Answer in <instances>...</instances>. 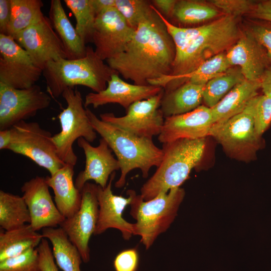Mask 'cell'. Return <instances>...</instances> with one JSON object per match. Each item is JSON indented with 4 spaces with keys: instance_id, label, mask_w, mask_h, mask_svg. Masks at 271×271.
<instances>
[{
    "instance_id": "cell-1",
    "label": "cell",
    "mask_w": 271,
    "mask_h": 271,
    "mask_svg": "<svg viewBox=\"0 0 271 271\" xmlns=\"http://www.w3.org/2000/svg\"><path fill=\"white\" fill-rule=\"evenodd\" d=\"M153 9L125 50L106 60L112 70L138 85H148L149 80L170 75L176 55L174 43L153 6Z\"/></svg>"
},
{
    "instance_id": "cell-2",
    "label": "cell",
    "mask_w": 271,
    "mask_h": 271,
    "mask_svg": "<svg viewBox=\"0 0 271 271\" xmlns=\"http://www.w3.org/2000/svg\"><path fill=\"white\" fill-rule=\"evenodd\" d=\"M86 110L91 125L106 141L119 163L121 174L115 183L116 188L124 186L126 176L131 170L140 169L143 177L146 178L153 167L160 166L164 152L152 139L132 134L98 118L87 107Z\"/></svg>"
},
{
    "instance_id": "cell-3",
    "label": "cell",
    "mask_w": 271,
    "mask_h": 271,
    "mask_svg": "<svg viewBox=\"0 0 271 271\" xmlns=\"http://www.w3.org/2000/svg\"><path fill=\"white\" fill-rule=\"evenodd\" d=\"M206 146L205 138L179 139L163 144V160L141 189L143 199L149 200L161 193L180 187L192 170L200 165Z\"/></svg>"
},
{
    "instance_id": "cell-4",
    "label": "cell",
    "mask_w": 271,
    "mask_h": 271,
    "mask_svg": "<svg viewBox=\"0 0 271 271\" xmlns=\"http://www.w3.org/2000/svg\"><path fill=\"white\" fill-rule=\"evenodd\" d=\"M117 73L104 63L92 47L87 46L84 57L79 59H60L48 62L42 74L46 91L53 98L62 95L67 88L81 85L94 92L104 90L111 75Z\"/></svg>"
},
{
    "instance_id": "cell-5",
    "label": "cell",
    "mask_w": 271,
    "mask_h": 271,
    "mask_svg": "<svg viewBox=\"0 0 271 271\" xmlns=\"http://www.w3.org/2000/svg\"><path fill=\"white\" fill-rule=\"evenodd\" d=\"M237 18L223 15L205 24L203 32L176 54L170 75L190 73L206 60L231 48L242 32Z\"/></svg>"
},
{
    "instance_id": "cell-6",
    "label": "cell",
    "mask_w": 271,
    "mask_h": 271,
    "mask_svg": "<svg viewBox=\"0 0 271 271\" xmlns=\"http://www.w3.org/2000/svg\"><path fill=\"white\" fill-rule=\"evenodd\" d=\"M184 196V189L179 187L146 201L135 192L130 204V214L136 220L134 235L141 236V241L146 249L169 228Z\"/></svg>"
},
{
    "instance_id": "cell-7",
    "label": "cell",
    "mask_w": 271,
    "mask_h": 271,
    "mask_svg": "<svg viewBox=\"0 0 271 271\" xmlns=\"http://www.w3.org/2000/svg\"><path fill=\"white\" fill-rule=\"evenodd\" d=\"M61 96L67 106L58 116L61 130L52 136V140L60 159L65 164L75 166L77 157L73 145L75 141L82 138L92 143L97 134L89 120L81 92L77 89L67 88Z\"/></svg>"
},
{
    "instance_id": "cell-8",
    "label": "cell",
    "mask_w": 271,
    "mask_h": 271,
    "mask_svg": "<svg viewBox=\"0 0 271 271\" xmlns=\"http://www.w3.org/2000/svg\"><path fill=\"white\" fill-rule=\"evenodd\" d=\"M253 98L240 113L224 123H214L209 135L221 145L228 156L245 162L255 159L257 152L264 145L262 137L255 130Z\"/></svg>"
},
{
    "instance_id": "cell-9",
    "label": "cell",
    "mask_w": 271,
    "mask_h": 271,
    "mask_svg": "<svg viewBox=\"0 0 271 271\" xmlns=\"http://www.w3.org/2000/svg\"><path fill=\"white\" fill-rule=\"evenodd\" d=\"M11 129L12 140L7 150L29 158L50 175L65 165L58 156L52 133L38 122L22 121Z\"/></svg>"
},
{
    "instance_id": "cell-10",
    "label": "cell",
    "mask_w": 271,
    "mask_h": 271,
    "mask_svg": "<svg viewBox=\"0 0 271 271\" xmlns=\"http://www.w3.org/2000/svg\"><path fill=\"white\" fill-rule=\"evenodd\" d=\"M51 98L37 84L17 89L0 82V130L34 116L49 107Z\"/></svg>"
},
{
    "instance_id": "cell-11",
    "label": "cell",
    "mask_w": 271,
    "mask_h": 271,
    "mask_svg": "<svg viewBox=\"0 0 271 271\" xmlns=\"http://www.w3.org/2000/svg\"><path fill=\"white\" fill-rule=\"evenodd\" d=\"M164 94L163 89L156 95L133 103L124 116L117 117L109 112L101 114L100 118L138 137L152 139L160 135L164 125L165 117L160 109Z\"/></svg>"
},
{
    "instance_id": "cell-12",
    "label": "cell",
    "mask_w": 271,
    "mask_h": 271,
    "mask_svg": "<svg viewBox=\"0 0 271 271\" xmlns=\"http://www.w3.org/2000/svg\"><path fill=\"white\" fill-rule=\"evenodd\" d=\"M42 73L12 37L0 34L1 83L14 88H28L36 84Z\"/></svg>"
},
{
    "instance_id": "cell-13",
    "label": "cell",
    "mask_w": 271,
    "mask_h": 271,
    "mask_svg": "<svg viewBox=\"0 0 271 271\" xmlns=\"http://www.w3.org/2000/svg\"><path fill=\"white\" fill-rule=\"evenodd\" d=\"M97 188L96 184L86 183L81 190L80 209L72 217L65 218L59 226L77 247L84 263L90 259L89 241L94 233L98 220Z\"/></svg>"
},
{
    "instance_id": "cell-14",
    "label": "cell",
    "mask_w": 271,
    "mask_h": 271,
    "mask_svg": "<svg viewBox=\"0 0 271 271\" xmlns=\"http://www.w3.org/2000/svg\"><path fill=\"white\" fill-rule=\"evenodd\" d=\"M134 32L115 8L104 9L97 15L93 27L95 53L103 61L116 56L125 50Z\"/></svg>"
},
{
    "instance_id": "cell-15",
    "label": "cell",
    "mask_w": 271,
    "mask_h": 271,
    "mask_svg": "<svg viewBox=\"0 0 271 271\" xmlns=\"http://www.w3.org/2000/svg\"><path fill=\"white\" fill-rule=\"evenodd\" d=\"M13 38L27 51L34 64L42 70L50 61L69 59L49 18L45 16Z\"/></svg>"
},
{
    "instance_id": "cell-16",
    "label": "cell",
    "mask_w": 271,
    "mask_h": 271,
    "mask_svg": "<svg viewBox=\"0 0 271 271\" xmlns=\"http://www.w3.org/2000/svg\"><path fill=\"white\" fill-rule=\"evenodd\" d=\"M49 188L45 178L37 176L25 182L21 188L30 213V224L36 231L57 227L65 219L53 201Z\"/></svg>"
},
{
    "instance_id": "cell-17",
    "label": "cell",
    "mask_w": 271,
    "mask_h": 271,
    "mask_svg": "<svg viewBox=\"0 0 271 271\" xmlns=\"http://www.w3.org/2000/svg\"><path fill=\"white\" fill-rule=\"evenodd\" d=\"M115 176L114 172L105 188L98 185V216L94 235L101 234L109 228H114L121 232L125 240H128L134 235V223L126 221L122 214L125 208L131 204L135 191L128 190L126 192L128 197L114 195L111 186Z\"/></svg>"
},
{
    "instance_id": "cell-18",
    "label": "cell",
    "mask_w": 271,
    "mask_h": 271,
    "mask_svg": "<svg viewBox=\"0 0 271 271\" xmlns=\"http://www.w3.org/2000/svg\"><path fill=\"white\" fill-rule=\"evenodd\" d=\"M77 143L84 153L85 166L75 179L76 187L81 191L86 183L93 180L96 184L105 188L111 175L120 169L119 163L114 157L112 151L103 138L99 140L97 147L92 146L82 138L78 139Z\"/></svg>"
},
{
    "instance_id": "cell-19",
    "label": "cell",
    "mask_w": 271,
    "mask_h": 271,
    "mask_svg": "<svg viewBox=\"0 0 271 271\" xmlns=\"http://www.w3.org/2000/svg\"><path fill=\"white\" fill-rule=\"evenodd\" d=\"M214 124L211 108L200 105L190 112L165 118L158 140L164 144L179 139L205 138Z\"/></svg>"
},
{
    "instance_id": "cell-20",
    "label": "cell",
    "mask_w": 271,
    "mask_h": 271,
    "mask_svg": "<svg viewBox=\"0 0 271 271\" xmlns=\"http://www.w3.org/2000/svg\"><path fill=\"white\" fill-rule=\"evenodd\" d=\"M163 89L151 85L130 84L115 73L111 75L104 90L99 92H91L85 95L84 106L86 108L91 105L95 108L108 103H117L127 110L133 103L156 95Z\"/></svg>"
},
{
    "instance_id": "cell-21",
    "label": "cell",
    "mask_w": 271,
    "mask_h": 271,
    "mask_svg": "<svg viewBox=\"0 0 271 271\" xmlns=\"http://www.w3.org/2000/svg\"><path fill=\"white\" fill-rule=\"evenodd\" d=\"M226 55L231 66L239 67L245 79L249 80L260 81L270 65L266 50L248 30L242 31Z\"/></svg>"
},
{
    "instance_id": "cell-22",
    "label": "cell",
    "mask_w": 271,
    "mask_h": 271,
    "mask_svg": "<svg viewBox=\"0 0 271 271\" xmlns=\"http://www.w3.org/2000/svg\"><path fill=\"white\" fill-rule=\"evenodd\" d=\"M74 169V166L65 164L53 175L45 177L53 191L55 203L65 218L74 215L81 204V191L76 187L73 181Z\"/></svg>"
},
{
    "instance_id": "cell-23",
    "label": "cell",
    "mask_w": 271,
    "mask_h": 271,
    "mask_svg": "<svg viewBox=\"0 0 271 271\" xmlns=\"http://www.w3.org/2000/svg\"><path fill=\"white\" fill-rule=\"evenodd\" d=\"M260 81L245 79L235 85L215 106L211 108L214 123L225 122L241 112L248 102L258 95Z\"/></svg>"
},
{
    "instance_id": "cell-24",
    "label": "cell",
    "mask_w": 271,
    "mask_h": 271,
    "mask_svg": "<svg viewBox=\"0 0 271 271\" xmlns=\"http://www.w3.org/2000/svg\"><path fill=\"white\" fill-rule=\"evenodd\" d=\"M49 19L63 44L68 59L84 57L87 46L68 18L60 0L51 1Z\"/></svg>"
},
{
    "instance_id": "cell-25",
    "label": "cell",
    "mask_w": 271,
    "mask_h": 271,
    "mask_svg": "<svg viewBox=\"0 0 271 271\" xmlns=\"http://www.w3.org/2000/svg\"><path fill=\"white\" fill-rule=\"evenodd\" d=\"M204 86L186 82L172 91H164L160 106L164 117L184 114L199 106Z\"/></svg>"
},
{
    "instance_id": "cell-26",
    "label": "cell",
    "mask_w": 271,
    "mask_h": 271,
    "mask_svg": "<svg viewBox=\"0 0 271 271\" xmlns=\"http://www.w3.org/2000/svg\"><path fill=\"white\" fill-rule=\"evenodd\" d=\"M42 235L51 242L55 260L60 269L63 271H81V255L61 227L43 228Z\"/></svg>"
},
{
    "instance_id": "cell-27",
    "label": "cell",
    "mask_w": 271,
    "mask_h": 271,
    "mask_svg": "<svg viewBox=\"0 0 271 271\" xmlns=\"http://www.w3.org/2000/svg\"><path fill=\"white\" fill-rule=\"evenodd\" d=\"M30 224L0 232V261L37 247L43 238Z\"/></svg>"
},
{
    "instance_id": "cell-28",
    "label": "cell",
    "mask_w": 271,
    "mask_h": 271,
    "mask_svg": "<svg viewBox=\"0 0 271 271\" xmlns=\"http://www.w3.org/2000/svg\"><path fill=\"white\" fill-rule=\"evenodd\" d=\"M232 67L226 54L220 53L203 62L193 71L176 75V80L168 85L167 89L171 91L186 82L205 85L209 81L223 74Z\"/></svg>"
},
{
    "instance_id": "cell-29",
    "label": "cell",
    "mask_w": 271,
    "mask_h": 271,
    "mask_svg": "<svg viewBox=\"0 0 271 271\" xmlns=\"http://www.w3.org/2000/svg\"><path fill=\"white\" fill-rule=\"evenodd\" d=\"M31 222L28 206L23 196L0 191V226L5 230Z\"/></svg>"
},
{
    "instance_id": "cell-30",
    "label": "cell",
    "mask_w": 271,
    "mask_h": 271,
    "mask_svg": "<svg viewBox=\"0 0 271 271\" xmlns=\"http://www.w3.org/2000/svg\"><path fill=\"white\" fill-rule=\"evenodd\" d=\"M11 18L8 35L17 34L41 20L44 15L41 0H11Z\"/></svg>"
},
{
    "instance_id": "cell-31",
    "label": "cell",
    "mask_w": 271,
    "mask_h": 271,
    "mask_svg": "<svg viewBox=\"0 0 271 271\" xmlns=\"http://www.w3.org/2000/svg\"><path fill=\"white\" fill-rule=\"evenodd\" d=\"M221 14L211 4L199 1L181 0L177 1L172 17L182 24L194 25L220 17Z\"/></svg>"
},
{
    "instance_id": "cell-32",
    "label": "cell",
    "mask_w": 271,
    "mask_h": 271,
    "mask_svg": "<svg viewBox=\"0 0 271 271\" xmlns=\"http://www.w3.org/2000/svg\"><path fill=\"white\" fill-rule=\"evenodd\" d=\"M245 78L239 67H231L226 72L209 81L204 86L203 101L212 108L237 84Z\"/></svg>"
},
{
    "instance_id": "cell-33",
    "label": "cell",
    "mask_w": 271,
    "mask_h": 271,
    "mask_svg": "<svg viewBox=\"0 0 271 271\" xmlns=\"http://www.w3.org/2000/svg\"><path fill=\"white\" fill-rule=\"evenodd\" d=\"M65 4L74 16L75 29L86 44L92 41V35L97 14L92 0H64Z\"/></svg>"
},
{
    "instance_id": "cell-34",
    "label": "cell",
    "mask_w": 271,
    "mask_h": 271,
    "mask_svg": "<svg viewBox=\"0 0 271 271\" xmlns=\"http://www.w3.org/2000/svg\"><path fill=\"white\" fill-rule=\"evenodd\" d=\"M115 8L135 30L154 12L151 1L146 0H115Z\"/></svg>"
},
{
    "instance_id": "cell-35",
    "label": "cell",
    "mask_w": 271,
    "mask_h": 271,
    "mask_svg": "<svg viewBox=\"0 0 271 271\" xmlns=\"http://www.w3.org/2000/svg\"><path fill=\"white\" fill-rule=\"evenodd\" d=\"M0 271H41L36 248L0 261Z\"/></svg>"
},
{
    "instance_id": "cell-36",
    "label": "cell",
    "mask_w": 271,
    "mask_h": 271,
    "mask_svg": "<svg viewBox=\"0 0 271 271\" xmlns=\"http://www.w3.org/2000/svg\"><path fill=\"white\" fill-rule=\"evenodd\" d=\"M253 118L257 135L262 137L271 124V97L258 95L253 98Z\"/></svg>"
},
{
    "instance_id": "cell-37",
    "label": "cell",
    "mask_w": 271,
    "mask_h": 271,
    "mask_svg": "<svg viewBox=\"0 0 271 271\" xmlns=\"http://www.w3.org/2000/svg\"><path fill=\"white\" fill-rule=\"evenodd\" d=\"M210 3L218 9L224 15L238 17L249 14L256 1L250 0H213Z\"/></svg>"
},
{
    "instance_id": "cell-38",
    "label": "cell",
    "mask_w": 271,
    "mask_h": 271,
    "mask_svg": "<svg viewBox=\"0 0 271 271\" xmlns=\"http://www.w3.org/2000/svg\"><path fill=\"white\" fill-rule=\"evenodd\" d=\"M247 30L266 50L271 65V22L256 19L250 23Z\"/></svg>"
},
{
    "instance_id": "cell-39",
    "label": "cell",
    "mask_w": 271,
    "mask_h": 271,
    "mask_svg": "<svg viewBox=\"0 0 271 271\" xmlns=\"http://www.w3.org/2000/svg\"><path fill=\"white\" fill-rule=\"evenodd\" d=\"M139 254L135 248L124 249L119 252L113 261L115 271H137Z\"/></svg>"
},
{
    "instance_id": "cell-40",
    "label": "cell",
    "mask_w": 271,
    "mask_h": 271,
    "mask_svg": "<svg viewBox=\"0 0 271 271\" xmlns=\"http://www.w3.org/2000/svg\"><path fill=\"white\" fill-rule=\"evenodd\" d=\"M36 249L41 271H59L47 239L43 238Z\"/></svg>"
},
{
    "instance_id": "cell-41",
    "label": "cell",
    "mask_w": 271,
    "mask_h": 271,
    "mask_svg": "<svg viewBox=\"0 0 271 271\" xmlns=\"http://www.w3.org/2000/svg\"><path fill=\"white\" fill-rule=\"evenodd\" d=\"M249 15L253 19L271 22V0L256 1Z\"/></svg>"
},
{
    "instance_id": "cell-42",
    "label": "cell",
    "mask_w": 271,
    "mask_h": 271,
    "mask_svg": "<svg viewBox=\"0 0 271 271\" xmlns=\"http://www.w3.org/2000/svg\"><path fill=\"white\" fill-rule=\"evenodd\" d=\"M11 18V0H0V34L8 35Z\"/></svg>"
},
{
    "instance_id": "cell-43",
    "label": "cell",
    "mask_w": 271,
    "mask_h": 271,
    "mask_svg": "<svg viewBox=\"0 0 271 271\" xmlns=\"http://www.w3.org/2000/svg\"><path fill=\"white\" fill-rule=\"evenodd\" d=\"M177 0H153L152 5L165 17H172Z\"/></svg>"
},
{
    "instance_id": "cell-44",
    "label": "cell",
    "mask_w": 271,
    "mask_h": 271,
    "mask_svg": "<svg viewBox=\"0 0 271 271\" xmlns=\"http://www.w3.org/2000/svg\"><path fill=\"white\" fill-rule=\"evenodd\" d=\"M260 82L263 94L271 97V65L265 70Z\"/></svg>"
},
{
    "instance_id": "cell-45",
    "label": "cell",
    "mask_w": 271,
    "mask_h": 271,
    "mask_svg": "<svg viewBox=\"0 0 271 271\" xmlns=\"http://www.w3.org/2000/svg\"><path fill=\"white\" fill-rule=\"evenodd\" d=\"M92 3L97 15L104 9L115 6V0H92Z\"/></svg>"
},
{
    "instance_id": "cell-46",
    "label": "cell",
    "mask_w": 271,
    "mask_h": 271,
    "mask_svg": "<svg viewBox=\"0 0 271 271\" xmlns=\"http://www.w3.org/2000/svg\"><path fill=\"white\" fill-rule=\"evenodd\" d=\"M12 138L11 128L0 130V149L7 150Z\"/></svg>"
}]
</instances>
